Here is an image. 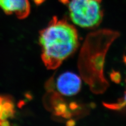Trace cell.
I'll use <instances>...</instances> for the list:
<instances>
[{"instance_id":"6da1fadb","label":"cell","mask_w":126,"mask_h":126,"mask_svg":"<svg viewBox=\"0 0 126 126\" xmlns=\"http://www.w3.org/2000/svg\"><path fill=\"white\" fill-rule=\"evenodd\" d=\"M42 60L48 69H56L78 46V36L75 27L54 17L39 34Z\"/></svg>"},{"instance_id":"7a4b0ae2","label":"cell","mask_w":126,"mask_h":126,"mask_svg":"<svg viewBox=\"0 0 126 126\" xmlns=\"http://www.w3.org/2000/svg\"><path fill=\"white\" fill-rule=\"evenodd\" d=\"M67 6L71 20L83 28L98 26L103 18L102 0H60Z\"/></svg>"},{"instance_id":"3957f363","label":"cell","mask_w":126,"mask_h":126,"mask_svg":"<svg viewBox=\"0 0 126 126\" xmlns=\"http://www.w3.org/2000/svg\"><path fill=\"white\" fill-rule=\"evenodd\" d=\"M81 86L80 77L74 73L67 72L61 74L55 82L57 92L64 96L76 95L79 92Z\"/></svg>"},{"instance_id":"277c9868","label":"cell","mask_w":126,"mask_h":126,"mask_svg":"<svg viewBox=\"0 0 126 126\" xmlns=\"http://www.w3.org/2000/svg\"><path fill=\"white\" fill-rule=\"evenodd\" d=\"M0 7L8 14H15L19 19L27 17L30 12L29 0H0Z\"/></svg>"},{"instance_id":"5b68a950","label":"cell","mask_w":126,"mask_h":126,"mask_svg":"<svg viewBox=\"0 0 126 126\" xmlns=\"http://www.w3.org/2000/svg\"><path fill=\"white\" fill-rule=\"evenodd\" d=\"M14 113L13 102L9 97L0 96V125H9V120Z\"/></svg>"},{"instance_id":"8992f818","label":"cell","mask_w":126,"mask_h":126,"mask_svg":"<svg viewBox=\"0 0 126 126\" xmlns=\"http://www.w3.org/2000/svg\"><path fill=\"white\" fill-rule=\"evenodd\" d=\"M106 106H108L109 108L114 109H119L122 108L124 107H125V106H126V92L125 94V95L123 98H122V99L118 101L117 103L110 104V105H107Z\"/></svg>"},{"instance_id":"52a82bcc","label":"cell","mask_w":126,"mask_h":126,"mask_svg":"<svg viewBox=\"0 0 126 126\" xmlns=\"http://www.w3.org/2000/svg\"><path fill=\"white\" fill-rule=\"evenodd\" d=\"M34 1L35 3L37 4H41L44 2L45 0H34Z\"/></svg>"},{"instance_id":"ba28073f","label":"cell","mask_w":126,"mask_h":126,"mask_svg":"<svg viewBox=\"0 0 126 126\" xmlns=\"http://www.w3.org/2000/svg\"><path fill=\"white\" fill-rule=\"evenodd\" d=\"M124 60H125V62H126V56L125 57Z\"/></svg>"}]
</instances>
